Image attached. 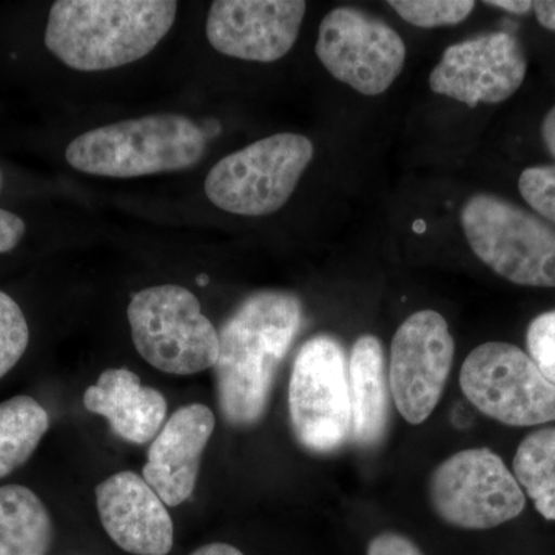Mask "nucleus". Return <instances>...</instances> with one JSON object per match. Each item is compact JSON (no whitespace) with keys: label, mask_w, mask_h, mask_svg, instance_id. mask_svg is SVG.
Returning a JSON list of instances; mask_svg holds the SVG:
<instances>
[{"label":"nucleus","mask_w":555,"mask_h":555,"mask_svg":"<svg viewBox=\"0 0 555 555\" xmlns=\"http://www.w3.org/2000/svg\"><path fill=\"white\" fill-rule=\"evenodd\" d=\"M50 427L35 398L17 396L0 403V478L25 465Z\"/></svg>","instance_id":"obj_19"},{"label":"nucleus","mask_w":555,"mask_h":555,"mask_svg":"<svg viewBox=\"0 0 555 555\" xmlns=\"http://www.w3.org/2000/svg\"><path fill=\"white\" fill-rule=\"evenodd\" d=\"M518 189L537 214L555 224V166L526 169L518 179Z\"/></svg>","instance_id":"obj_23"},{"label":"nucleus","mask_w":555,"mask_h":555,"mask_svg":"<svg viewBox=\"0 0 555 555\" xmlns=\"http://www.w3.org/2000/svg\"><path fill=\"white\" fill-rule=\"evenodd\" d=\"M485 3L489 7H495V9L509 11L513 14L529 13L534 7V2H529V0H491V2Z\"/></svg>","instance_id":"obj_28"},{"label":"nucleus","mask_w":555,"mask_h":555,"mask_svg":"<svg viewBox=\"0 0 555 555\" xmlns=\"http://www.w3.org/2000/svg\"><path fill=\"white\" fill-rule=\"evenodd\" d=\"M83 406L105 416L113 433L144 444L159 433L167 415V401L159 390L142 386L141 378L127 369H107L83 393Z\"/></svg>","instance_id":"obj_16"},{"label":"nucleus","mask_w":555,"mask_h":555,"mask_svg":"<svg viewBox=\"0 0 555 555\" xmlns=\"http://www.w3.org/2000/svg\"><path fill=\"white\" fill-rule=\"evenodd\" d=\"M389 5L409 24L420 28L460 24L476 9L473 0H390Z\"/></svg>","instance_id":"obj_21"},{"label":"nucleus","mask_w":555,"mask_h":555,"mask_svg":"<svg viewBox=\"0 0 555 555\" xmlns=\"http://www.w3.org/2000/svg\"><path fill=\"white\" fill-rule=\"evenodd\" d=\"M513 474L540 516L555 521V426L537 429L521 441Z\"/></svg>","instance_id":"obj_20"},{"label":"nucleus","mask_w":555,"mask_h":555,"mask_svg":"<svg viewBox=\"0 0 555 555\" xmlns=\"http://www.w3.org/2000/svg\"><path fill=\"white\" fill-rule=\"evenodd\" d=\"M349 397L352 409V440L375 447L389 425L390 387L385 350L374 335H361L350 350Z\"/></svg>","instance_id":"obj_17"},{"label":"nucleus","mask_w":555,"mask_h":555,"mask_svg":"<svg viewBox=\"0 0 555 555\" xmlns=\"http://www.w3.org/2000/svg\"><path fill=\"white\" fill-rule=\"evenodd\" d=\"M302 323V308L286 292L248 297L218 332L214 366L219 411L233 426L258 423L269 406L281 361Z\"/></svg>","instance_id":"obj_1"},{"label":"nucleus","mask_w":555,"mask_h":555,"mask_svg":"<svg viewBox=\"0 0 555 555\" xmlns=\"http://www.w3.org/2000/svg\"><path fill=\"white\" fill-rule=\"evenodd\" d=\"M206 149V134L193 120L152 115L87 131L69 142L65 158L82 173L127 179L188 170Z\"/></svg>","instance_id":"obj_3"},{"label":"nucleus","mask_w":555,"mask_h":555,"mask_svg":"<svg viewBox=\"0 0 555 555\" xmlns=\"http://www.w3.org/2000/svg\"><path fill=\"white\" fill-rule=\"evenodd\" d=\"M302 0H217L208 10V43L235 60L275 62L297 42Z\"/></svg>","instance_id":"obj_13"},{"label":"nucleus","mask_w":555,"mask_h":555,"mask_svg":"<svg viewBox=\"0 0 555 555\" xmlns=\"http://www.w3.org/2000/svg\"><path fill=\"white\" fill-rule=\"evenodd\" d=\"M542 137L545 145L555 158V105L547 112L542 124Z\"/></svg>","instance_id":"obj_29"},{"label":"nucleus","mask_w":555,"mask_h":555,"mask_svg":"<svg viewBox=\"0 0 555 555\" xmlns=\"http://www.w3.org/2000/svg\"><path fill=\"white\" fill-rule=\"evenodd\" d=\"M30 341V328L20 305L0 292V378L20 363Z\"/></svg>","instance_id":"obj_22"},{"label":"nucleus","mask_w":555,"mask_h":555,"mask_svg":"<svg viewBox=\"0 0 555 555\" xmlns=\"http://www.w3.org/2000/svg\"><path fill=\"white\" fill-rule=\"evenodd\" d=\"M127 315L134 346L153 367L193 375L217 364V328L188 288L170 284L144 288L131 298Z\"/></svg>","instance_id":"obj_5"},{"label":"nucleus","mask_w":555,"mask_h":555,"mask_svg":"<svg viewBox=\"0 0 555 555\" xmlns=\"http://www.w3.org/2000/svg\"><path fill=\"white\" fill-rule=\"evenodd\" d=\"M467 244L496 275L518 286L555 287V229L492 195L473 196L462 210Z\"/></svg>","instance_id":"obj_4"},{"label":"nucleus","mask_w":555,"mask_h":555,"mask_svg":"<svg viewBox=\"0 0 555 555\" xmlns=\"http://www.w3.org/2000/svg\"><path fill=\"white\" fill-rule=\"evenodd\" d=\"M171 0H57L46 30L47 49L78 72H104L142 60L171 30Z\"/></svg>","instance_id":"obj_2"},{"label":"nucleus","mask_w":555,"mask_h":555,"mask_svg":"<svg viewBox=\"0 0 555 555\" xmlns=\"http://www.w3.org/2000/svg\"><path fill=\"white\" fill-rule=\"evenodd\" d=\"M96 505L109 539L134 555H167L173 521L166 503L138 474L118 473L96 488Z\"/></svg>","instance_id":"obj_14"},{"label":"nucleus","mask_w":555,"mask_h":555,"mask_svg":"<svg viewBox=\"0 0 555 555\" xmlns=\"http://www.w3.org/2000/svg\"><path fill=\"white\" fill-rule=\"evenodd\" d=\"M215 423L210 409L189 404L178 409L153 440L142 477L166 505H181L192 495Z\"/></svg>","instance_id":"obj_15"},{"label":"nucleus","mask_w":555,"mask_h":555,"mask_svg":"<svg viewBox=\"0 0 555 555\" xmlns=\"http://www.w3.org/2000/svg\"><path fill=\"white\" fill-rule=\"evenodd\" d=\"M537 21L547 30L555 31V2L554 0H539L534 2Z\"/></svg>","instance_id":"obj_27"},{"label":"nucleus","mask_w":555,"mask_h":555,"mask_svg":"<svg viewBox=\"0 0 555 555\" xmlns=\"http://www.w3.org/2000/svg\"><path fill=\"white\" fill-rule=\"evenodd\" d=\"M288 412L299 443L331 454L352 438V409L345 349L331 335L299 347L288 383Z\"/></svg>","instance_id":"obj_7"},{"label":"nucleus","mask_w":555,"mask_h":555,"mask_svg":"<svg viewBox=\"0 0 555 555\" xmlns=\"http://www.w3.org/2000/svg\"><path fill=\"white\" fill-rule=\"evenodd\" d=\"M454 353L447 320L436 310H420L398 327L387 374L398 412L411 425L425 423L440 403Z\"/></svg>","instance_id":"obj_11"},{"label":"nucleus","mask_w":555,"mask_h":555,"mask_svg":"<svg viewBox=\"0 0 555 555\" xmlns=\"http://www.w3.org/2000/svg\"><path fill=\"white\" fill-rule=\"evenodd\" d=\"M0 184H2V177H0Z\"/></svg>","instance_id":"obj_32"},{"label":"nucleus","mask_w":555,"mask_h":555,"mask_svg":"<svg viewBox=\"0 0 555 555\" xmlns=\"http://www.w3.org/2000/svg\"><path fill=\"white\" fill-rule=\"evenodd\" d=\"M528 62L516 36L488 33L444 50L429 76L430 90L441 96L478 104L509 100L524 83Z\"/></svg>","instance_id":"obj_12"},{"label":"nucleus","mask_w":555,"mask_h":555,"mask_svg":"<svg viewBox=\"0 0 555 555\" xmlns=\"http://www.w3.org/2000/svg\"><path fill=\"white\" fill-rule=\"evenodd\" d=\"M463 393L486 416L506 426L555 422V385L517 346L489 341L466 357L460 371Z\"/></svg>","instance_id":"obj_8"},{"label":"nucleus","mask_w":555,"mask_h":555,"mask_svg":"<svg viewBox=\"0 0 555 555\" xmlns=\"http://www.w3.org/2000/svg\"><path fill=\"white\" fill-rule=\"evenodd\" d=\"M25 235V222L17 215L0 208V254L13 250Z\"/></svg>","instance_id":"obj_26"},{"label":"nucleus","mask_w":555,"mask_h":555,"mask_svg":"<svg viewBox=\"0 0 555 555\" xmlns=\"http://www.w3.org/2000/svg\"><path fill=\"white\" fill-rule=\"evenodd\" d=\"M53 542L49 509L31 489L0 486V555H47Z\"/></svg>","instance_id":"obj_18"},{"label":"nucleus","mask_w":555,"mask_h":555,"mask_svg":"<svg viewBox=\"0 0 555 555\" xmlns=\"http://www.w3.org/2000/svg\"><path fill=\"white\" fill-rule=\"evenodd\" d=\"M367 555H425L409 537L386 531L369 542Z\"/></svg>","instance_id":"obj_25"},{"label":"nucleus","mask_w":555,"mask_h":555,"mask_svg":"<svg viewBox=\"0 0 555 555\" xmlns=\"http://www.w3.org/2000/svg\"><path fill=\"white\" fill-rule=\"evenodd\" d=\"M196 283L199 284V286H207L208 284V276L207 275H199L196 278Z\"/></svg>","instance_id":"obj_31"},{"label":"nucleus","mask_w":555,"mask_h":555,"mask_svg":"<svg viewBox=\"0 0 555 555\" xmlns=\"http://www.w3.org/2000/svg\"><path fill=\"white\" fill-rule=\"evenodd\" d=\"M315 51L335 79L366 96L389 90L406 62L404 40L392 27L350 7L321 21Z\"/></svg>","instance_id":"obj_10"},{"label":"nucleus","mask_w":555,"mask_h":555,"mask_svg":"<svg viewBox=\"0 0 555 555\" xmlns=\"http://www.w3.org/2000/svg\"><path fill=\"white\" fill-rule=\"evenodd\" d=\"M529 357L555 385V310L542 313L529 324L526 334Z\"/></svg>","instance_id":"obj_24"},{"label":"nucleus","mask_w":555,"mask_h":555,"mask_svg":"<svg viewBox=\"0 0 555 555\" xmlns=\"http://www.w3.org/2000/svg\"><path fill=\"white\" fill-rule=\"evenodd\" d=\"M313 158L310 139L278 133L219 160L207 175V198L229 214L264 217L291 199Z\"/></svg>","instance_id":"obj_6"},{"label":"nucleus","mask_w":555,"mask_h":555,"mask_svg":"<svg viewBox=\"0 0 555 555\" xmlns=\"http://www.w3.org/2000/svg\"><path fill=\"white\" fill-rule=\"evenodd\" d=\"M190 555H244L238 547L228 545V543H208L201 546L195 553Z\"/></svg>","instance_id":"obj_30"},{"label":"nucleus","mask_w":555,"mask_h":555,"mask_svg":"<svg viewBox=\"0 0 555 555\" xmlns=\"http://www.w3.org/2000/svg\"><path fill=\"white\" fill-rule=\"evenodd\" d=\"M430 505L444 524L483 531L524 513L526 496L505 462L488 448L465 449L430 476Z\"/></svg>","instance_id":"obj_9"}]
</instances>
